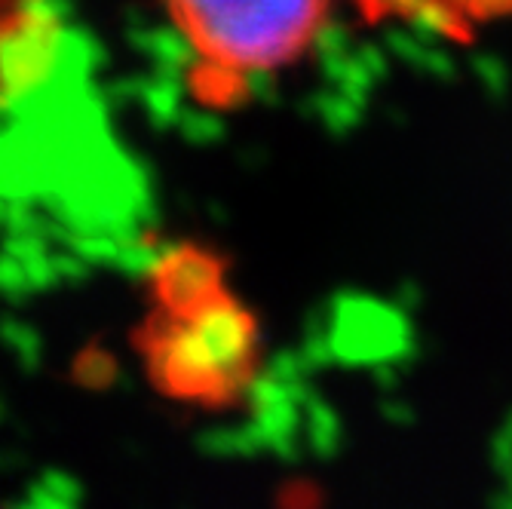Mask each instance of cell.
<instances>
[{
    "label": "cell",
    "instance_id": "6da1fadb",
    "mask_svg": "<svg viewBox=\"0 0 512 509\" xmlns=\"http://www.w3.org/2000/svg\"><path fill=\"white\" fill-rule=\"evenodd\" d=\"M138 344L157 390L206 411L237 405L264 362L258 316L227 283L224 261L191 243L157 258Z\"/></svg>",
    "mask_w": 512,
    "mask_h": 509
},
{
    "label": "cell",
    "instance_id": "7a4b0ae2",
    "mask_svg": "<svg viewBox=\"0 0 512 509\" xmlns=\"http://www.w3.org/2000/svg\"><path fill=\"white\" fill-rule=\"evenodd\" d=\"M166 13L188 50L191 96L230 111L313 50L332 0H166Z\"/></svg>",
    "mask_w": 512,
    "mask_h": 509
},
{
    "label": "cell",
    "instance_id": "3957f363",
    "mask_svg": "<svg viewBox=\"0 0 512 509\" xmlns=\"http://www.w3.org/2000/svg\"><path fill=\"white\" fill-rule=\"evenodd\" d=\"M350 4L365 25L411 28L463 46L512 22V0H350Z\"/></svg>",
    "mask_w": 512,
    "mask_h": 509
},
{
    "label": "cell",
    "instance_id": "277c9868",
    "mask_svg": "<svg viewBox=\"0 0 512 509\" xmlns=\"http://www.w3.org/2000/svg\"><path fill=\"white\" fill-rule=\"evenodd\" d=\"M53 50L56 16L50 0H0V108L40 80Z\"/></svg>",
    "mask_w": 512,
    "mask_h": 509
}]
</instances>
